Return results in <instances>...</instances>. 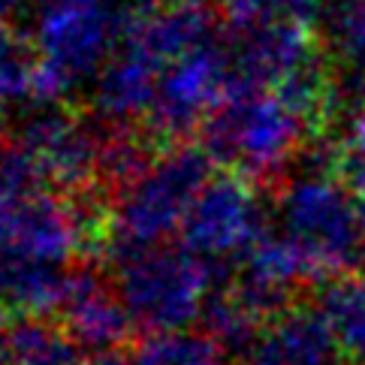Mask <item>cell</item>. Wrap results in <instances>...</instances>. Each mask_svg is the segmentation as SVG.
Segmentation results:
<instances>
[{
    "instance_id": "obj_1",
    "label": "cell",
    "mask_w": 365,
    "mask_h": 365,
    "mask_svg": "<svg viewBox=\"0 0 365 365\" xmlns=\"http://www.w3.org/2000/svg\"><path fill=\"white\" fill-rule=\"evenodd\" d=\"M112 284L136 329L148 335L187 329L202 320L208 293L230 278V266H212L185 245H154L106 254Z\"/></svg>"
},
{
    "instance_id": "obj_2",
    "label": "cell",
    "mask_w": 365,
    "mask_h": 365,
    "mask_svg": "<svg viewBox=\"0 0 365 365\" xmlns=\"http://www.w3.org/2000/svg\"><path fill=\"white\" fill-rule=\"evenodd\" d=\"M275 227L308 263L314 281L350 275L365 257V215L332 169H302L275 197Z\"/></svg>"
},
{
    "instance_id": "obj_3",
    "label": "cell",
    "mask_w": 365,
    "mask_h": 365,
    "mask_svg": "<svg viewBox=\"0 0 365 365\" xmlns=\"http://www.w3.org/2000/svg\"><path fill=\"white\" fill-rule=\"evenodd\" d=\"M311 139L314 133L269 91L227 97L200 130L208 160L251 178L257 187L281 181Z\"/></svg>"
},
{
    "instance_id": "obj_4",
    "label": "cell",
    "mask_w": 365,
    "mask_h": 365,
    "mask_svg": "<svg viewBox=\"0 0 365 365\" xmlns=\"http://www.w3.org/2000/svg\"><path fill=\"white\" fill-rule=\"evenodd\" d=\"M127 12L103 0H34V43L40 51L36 103H67V94L97 79L118 51Z\"/></svg>"
},
{
    "instance_id": "obj_5",
    "label": "cell",
    "mask_w": 365,
    "mask_h": 365,
    "mask_svg": "<svg viewBox=\"0 0 365 365\" xmlns=\"http://www.w3.org/2000/svg\"><path fill=\"white\" fill-rule=\"evenodd\" d=\"M212 178V160L200 145H169L145 173L112 202L109 242L103 254L166 245Z\"/></svg>"
},
{
    "instance_id": "obj_6",
    "label": "cell",
    "mask_w": 365,
    "mask_h": 365,
    "mask_svg": "<svg viewBox=\"0 0 365 365\" xmlns=\"http://www.w3.org/2000/svg\"><path fill=\"white\" fill-rule=\"evenodd\" d=\"M9 139L28 154L63 197H85L97 185L100 139L91 112H76L67 103H36L12 124Z\"/></svg>"
},
{
    "instance_id": "obj_7",
    "label": "cell",
    "mask_w": 365,
    "mask_h": 365,
    "mask_svg": "<svg viewBox=\"0 0 365 365\" xmlns=\"http://www.w3.org/2000/svg\"><path fill=\"white\" fill-rule=\"evenodd\" d=\"M272 224L259 187L251 178L220 169L193 202L181 227V245L212 266H236V259L251 247Z\"/></svg>"
},
{
    "instance_id": "obj_8",
    "label": "cell",
    "mask_w": 365,
    "mask_h": 365,
    "mask_svg": "<svg viewBox=\"0 0 365 365\" xmlns=\"http://www.w3.org/2000/svg\"><path fill=\"white\" fill-rule=\"evenodd\" d=\"M230 91V61L224 36L193 55L169 63L158 82L145 130L163 148L178 145L220 109Z\"/></svg>"
},
{
    "instance_id": "obj_9",
    "label": "cell",
    "mask_w": 365,
    "mask_h": 365,
    "mask_svg": "<svg viewBox=\"0 0 365 365\" xmlns=\"http://www.w3.org/2000/svg\"><path fill=\"white\" fill-rule=\"evenodd\" d=\"M224 48L230 61L227 97L257 94V91L272 94L284 79L326 55L317 31L296 21L230 28L224 36Z\"/></svg>"
},
{
    "instance_id": "obj_10",
    "label": "cell",
    "mask_w": 365,
    "mask_h": 365,
    "mask_svg": "<svg viewBox=\"0 0 365 365\" xmlns=\"http://www.w3.org/2000/svg\"><path fill=\"white\" fill-rule=\"evenodd\" d=\"M61 329L91 356L118 354L136 329L115 284L100 266H73L61 302Z\"/></svg>"
},
{
    "instance_id": "obj_11",
    "label": "cell",
    "mask_w": 365,
    "mask_h": 365,
    "mask_svg": "<svg viewBox=\"0 0 365 365\" xmlns=\"http://www.w3.org/2000/svg\"><path fill=\"white\" fill-rule=\"evenodd\" d=\"M217 16L205 4H181L163 0L151 6H130L121 46L142 51L158 67H169L205 46H215Z\"/></svg>"
},
{
    "instance_id": "obj_12",
    "label": "cell",
    "mask_w": 365,
    "mask_h": 365,
    "mask_svg": "<svg viewBox=\"0 0 365 365\" xmlns=\"http://www.w3.org/2000/svg\"><path fill=\"white\" fill-rule=\"evenodd\" d=\"M247 365H344L317 305H293L259 329Z\"/></svg>"
},
{
    "instance_id": "obj_13",
    "label": "cell",
    "mask_w": 365,
    "mask_h": 365,
    "mask_svg": "<svg viewBox=\"0 0 365 365\" xmlns=\"http://www.w3.org/2000/svg\"><path fill=\"white\" fill-rule=\"evenodd\" d=\"M160 76L163 67L148 61L142 51L118 46V51L94 79V91H91L94 109L91 112L115 124H139L151 112Z\"/></svg>"
},
{
    "instance_id": "obj_14",
    "label": "cell",
    "mask_w": 365,
    "mask_h": 365,
    "mask_svg": "<svg viewBox=\"0 0 365 365\" xmlns=\"http://www.w3.org/2000/svg\"><path fill=\"white\" fill-rule=\"evenodd\" d=\"M73 266H55L12 251H0V308L21 317L58 314Z\"/></svg>"
},
{
    "instance_id": "obj_15",
    "label": "cell",
    "mask_w": 365,
    "mask_h": 365,
    "mask_svg": "<svg viewBox=\"0 0 365 365\" xmlns=\"http://www.w3.org/2000/svg\"><path fill=\"white\" fill-rule=\"evenodd\" d=\"M317 311L335 338L344 365H365V272H350L323 284Z\"/></svg>"
},
{
    "instance_id": "obj_16",
    "label": "cell",
    "mask_w": 365,
    "mask_h": 365,
    "mask_svg": "<svg viewBox=\"0 0 365 365\" xmlns=\"http://www.w3.org/2000/svg\"><path fill=\"white\" fill-rule=\"evenodd\" d=\"M317 36L335 73L365 70V0H326Z\"/></svg>"
},
{
    "instance_id": "obj_17",
    "label": "cell",
    "mask_w": 365,
    "mask_h": 365,
    "mask_svg": "<svg viewBox=\"0 0 365 365\" xmlns=\"http://www.w3.org/2000/svg\"><path fill=\"white\" fill-rule=\"evenodd\" d=\"M4 365H85V359L61 323L21 317L6 329Z\"/></svg>"
},
{
    "instance_id": "obj_18",
    "label": "cell",
    "mask_w": 365,
    "mask_h": 365,
    "mask_svg": "<svg viewBox=\"0 0 365 365\" xmlns=\"http://www.w3.org/2000/svg\"><path fill=\"white\" fill-rule=\"evenodd\" d=\"M40 70L43 61L31 36H24L16 24L0 28V112L36 106Z\"/></svg>"
},
{
    "instance_id": "obj_19",
    "label": "cell",
    "mask_w": 365,
    "mask_h": 365,
    "mask_svg": "<svg viewBox=\"0 0 365 365\" xmlns=\"http://www.w3.org/2000/svg\"><path fill=\"white\" fill-rule=\"evenodd\" d=\"M224 359H227V350L205 329L145 335L136 344L133 356H130L133 365H224Z\"/></svg>"
},
{
    "instance_id": "obj_20",
    "label": "cell",
    "mask_w": 365,
    "mask_h": 365,
    "mask_svg": "<svg viewBox=\"0 0 365 365\" xmlns=\"http://www.w3.org/2000/svg\"><path fill=\"white\" fill-rule=\"evenodd\" d=\"M217 4L230 28H251L269 21H296L311 28V21H320L326 0H217Z\"/></svg>"
},
{
    "instance_id": "obj_21",
    "label": "cell",
    "mask_w": 365,
    "mask_h": 365,
    "mask_svg": "<svg viewBox=\"0 0 365 365\" xmlns=\"http://www.w3.org/2000/svg\"><path fill=\"white\" fill-rule=\"evenodd\" d=\"M332 173L365 208V121H354L347 136L332 148Z\"/></svg>"
},
{
    "instance_id": "obj_22",
    "label": "cell",
    "mask_w": 365,
    "mask_h": 365,
    "mask_svg": "<svg viewBox=\"0 0 365 365\" xmlns=\"http://www.w3.org/2000/svg\"><path fill=\"white\" fill-rule=\"evenodd\" d=\"M24 0H0V28H6V24H12V19L21 12Z\"/></svg>"
},
{
    "instance_id": "obj_23",
    "label": "cell",
    "mask_w": 365,
    "mask_h": 365,
    "mask_svg": "<svg viewBox=\"0 0 365 365\" xmlns=\"http://www.w3.org/2000/svg\"><path fill=\"white\" fill-rule=\"evenodd\" d=\"M85 365H133V362L121 354H106V356H91Z\"/></svg>"
},
{
    "instance_id": "obj_24",
    "label": "cell",
    "mask_w": 365,
    "mask_h": 365,
    "mask_svg": "<svg viewBox=\"0 0 365 365\" xmlns=\"http://www.w3.org/2000/svg\"><path fill=\"white\" fill-rule=\"evenodd\" d=\"M6 362V329H4V323H0V365Z\"/></svg>"
},
{
    "instance_id": "obj_25",
    "label": "cell",
    "mask_w": 365,
    "mask_h": 365,
    "mask_svg": "<svg viewBox=\"0 0 365 365\" xmlns=\"http://www.w3.org/2000/svg\"><path fill=\"white\" fill-rule=\"evenodd\" d=\"M181 4H202V0H181Z\"/></svg>"
}]
</instances>
